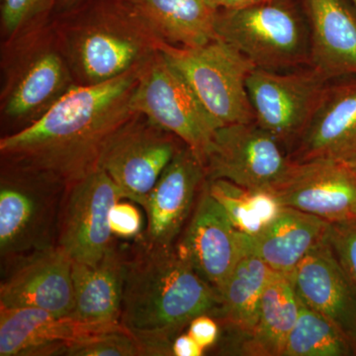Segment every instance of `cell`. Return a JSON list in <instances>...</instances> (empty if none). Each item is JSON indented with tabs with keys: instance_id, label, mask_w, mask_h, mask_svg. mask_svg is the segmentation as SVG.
I'll list each match as a JSON object with an SVG mask.
<instances>
[{
	"instance_id": "9",
	"label": "cell",
	"mask_w": 356,
	"mask_h": 356,
	"mask_svg": "<svg viewBox=\"0 0 356 356\" xmlns=\"http://www.w3.org/2000/svg\"><path fill=\"white\" fill-rule=\"evenodd\" d=\"M327 83L310 65L285 72L254 69L247 89L255 122L288 154L310 123Z\"/></svg>"
},
{
	"instance_id": "35",
	"label": "cell",
	"mask_w": 356,
	"mask_h": 356,
	"mask_svg": "<svg viewBox=\"0 0 356 356\" xmlns=\"http://www.w3.org/2000/svg\"><path fill=\"white\" fill-rule=\"evenodd\" d=\"M81 1H83V0H60L57 7V11L60 13V11L67 10V9L70 8V7L76 6V4L79 3Z\"/></svg>"
},
{
	"instance_id": "13",
	"label": "cell",
	"mask_w": 356,
	"mask_h": 356,
	"mask_svg": "<svg viewBox=\"0 0 356 356\" xmlns=\"http://www.w3.org/2000/svg\"><path fill=\"white\" fill-rule=\"evenodd\" d=\"M283 207H291L330 224L356 221V170L332 159L292 161L270 191Z\"/></svg>"
},
{
	"instance_id": "1",
	"label": "cell",
	"mask_w": 356,
	"mask_h": 356,
	"mask_svg": "<svg viewBox=\"0 0 356 356\" xmlns=\"http://www.w3.org/2000/svg\"><path fill=\"white\" fill-rule=\"evenodd\" d=\"M142 67L105 83L76 84L36 121L2 138V158L67 187L98 170L114 136L137 115L131 97Z\"/></svg>"
},
{
	"instance_id": "15",
	"label": "cell",
	"mask_w": 356,
	"mask_h": 356,
	"mask_svg": "<svg viewBox=\"0 0 356 356\" xmlns=\"http://www.w3.org/2000/svg\"><path fill=\"white\" fill-rule=\"evenodd\" d=\"M0 284V308H35L58 317L74 312L72 259L58 245L13 262Z\"/></svg>"
},
{
	"instance_id": "29",
	"label": "cell",
	"mask_w": 356,
	"mask_h": 356,
	"mask_svg": "<svg viewBox=\"0 0 356 356\" xmlns=\"http://www.w3.org/2000/svg\"><path fill=\"white\" fill-rule=\"evenodd\" d=\"M69 356L145 355L138 341L126 330L104 332L76 344L67 351Z\"/></svg>"
},
{
	"instance_id": "8",
	"label": "cell",
	"mask_w": 356,
	"mask_h": 356,
	"mask_svg": "<svg viewBox=\"0 0 356 356\" xmlns=\"http://www.w3.org/2000/svg\"><path fill=\"white\" fill-rule=\"evenodd\" d=\"M131 108L175 135L201 161L220 128L186 79L159 50L140 69Z\"/></svg>"
},
{
	"instance_id": "27",
	"label": "cell",
	"mask_w": 356,
	"mask_h": 356,
	"mask_svg": "<svg viewBox=\"0 0 356 356\" xmlns=\"http://www.w3.org/2000/svg\"><path fill=\"white\" fill-rule=\"evenodd\" d=\"M300 304L298 318L282 356L355 355L350 341L330 321L301 301Z\"/></svg>"
},
{
	"instance_id": "16",
	"label": "cell",
	"mask_w": 356,
	"mask_h": 356,
	"mask_svg": "<svg viewBox=\"0 0 356 356\" xmlns=\"http://www.w3.org/2000/svg\"><path fill=\"white\" fill-rule=\"evenodd\" d=\"M119 330H124L120 323L83 322L35 308H0V355H65L81 341Z\"/></svg>"
},
{
	"instance_id": "7",
	"label": "cell",
	"mask_w": 356,
	"mask_h": 356,
	"mask_svg": "<svg viewBox=\"0 0 356 356\" xmlns=\"http://www.w3.org/2000/svg\"><path fill=\"white\" fill-rule=\"evenodd\" d=\"M159 50L184 76L220 127L255 121L247 89L254 65L217 38L195 48L161 43Z\"/></svg>"
},
{
	"instance_id": "18",
	"label": "cell",
	"mask_w": 356,
	"mask_h": 356,
	"mask_svg": "<svg viewBox=\"0 0 356 356\" xmlns=\"http://www.w3.org/2000/svg\"><path fill=\"white\" fill-rule=\"evenodd\" d=\"M290 276L300 301L330 321L350 341L356 355V289L327 236Z\"/></svg>"
},
{
	"instance_id": "30",
	"label": "cell",
	"mask_w": 356,
	"mask_h": 356,
	"mask_svg": "<svg viewBox=\"0 0 356 356\" xmlns=\"http://www.w3.org/2000/svg\"><path fill=\"white\" fill-rule=\"evenodd\" d=\"M327 240L356 289V221L331 224Z\"/></svg>"
},
{
	"instance_id": "28",
	"label": "cell",
	"mask_w": 356,
	"mask_h": 356,
	"mask_svg": "<svg viewBox=\"0 0 356 356\" xmlns=\"http://www.w3.org/2000/svg\"><path fill=\"white\" fill-rule=\"evenodd\" d=\"M60 0H1V28L7 38L44 25Z\"/></svg>"
},
{
	"instance_id": "6",
	"label": "cell",
	"mask_w": 356,
	"mask_h": 356,
	"mask_svg": "<svg viewBox=\"0 0 356 356\" xmlns=\"http://www.w3.org/2000/svg\"><path fill=\"white\" fill-rule=\"evenodd\" d=\"M14 39L18 43L6 65L2 113L9 120L22 124L23 129L77 83L51 26H39Z\"/></svg>"
},
{
	"instance_id": "36",
	"label": "cell",
	"mask_w": 356,
	"mask_h": 356,
	"mask_svg": "<svg viewBox=\"0 0 356 356\" xmlns=\"http://www.w3.org/2000/svg\"><path fill=\"white\" fill-rule=\"evenodd\" d=\"M351 2V4H353V6H355V8L356 9V0H350Z\"/></svg>"
},
{
	"instance_id": "32",
	"label": "cell",
	"mask_w": 356,
	"mask_h": 356,
	"mask_svg": "<svg viewBox=\"0 0 356 356\" xmlns=\"http://www.w3.org/2000/svg\"><path fill=\"white\" fill-rule=\"evenodd\" d=\"M187 332L206 350L217 343L220 337V324L212 316L203 314L191 321Z\"/></svg>"
},
{
	"instance_id": "24",
	"label": "cell",
	"mask_w": 356,
	"mask_h": 356,
	"mask_svg": "<svg viewBox=\"0 0 356 356\" xmlns=\"http://www.w3.org/2000/svg\"><path fill=\"white\" fill-rule=\"evenodd\" d=\"M274 271L259 257L245 254L220 293L215 318L227 332L222 344L227 351L254 330L259 318L262 295Z\"/></svg>"
},
{
	"instance_id": "3",
	"label": "cell",
	"mask_w": 356,
	"mask_h": 356,
	"mask_svg": "<svg viewBox=\"0 0 356 356\" xmlns=\"http://www.w3.org/2000/svg\"><path fill=\"white\" fill-rule=\"evenodd\" d=\"M77 84L111 81L143 67L159 42L123 0H83L51 24Z\"/></svg>"
},
{
	"instance_id": "11",
	"label": "cell",
	"mask_w": 356,
	"mask_h": 356,
	"mask_svg": "<svg viewBox=\"0 0 356 356\" xmlns=\"http://www.w3.org/2000/svg\"><path fill=\"white\" fill-rule=\"evenodd\" d=\"M184 143L137 114L114 136L100 159L124 199L143 208L161 173Z\"/></svg>"
},
{
	"instance_id": "21",
	"label": "cell",
	"mask_w": 356,
	"mask_h": 356,
	"mask_svg": "<svg viewBox=\"0 0 356 356\" xmlns=\"http://www.w3.org/2000/svg\"><path fill=\"white\" fill-rule=\"evenodd\" d=\"M159 43L195 48L217 39L214 0H123Z\"/></svg>"
},
{
	"instance_id": "20",
	"label": "cell",
	"mask_w": 356,
	"mask_h": 356,
	"mask_svg": "<svg viewBox=\"0 0 356 356\" xmlns=\"http://www.w3.org/2000/svg\"><path fill=\"white\" fill-rule=\"evenodd\" d=\"M309 65L327 81L356 76V9L350 0H302Z\"/></svg>"
},
{
	"instance_id": "17",
	"label": "cell",
	"mask_w": 356,
	"mask_h": 356,
	"mask_svg": "<svg viewBox=\"0 0 356 356\" xmlns=\"http://www.w3.org/2000/svg\"><path fill=\"white\" fill-rule=\"evenodd\" d=\"M292 161L356 159V76L329 81L301 137L288 152Z\"/></svg>"
},
{
	"instance_id": "4",
	"label": "cell",
	"mask_w": 356,
	"mask_h": 356,
	"mask_svg": "<svg viewBox=\"0 0 356 356\" xmlns=\"http://www.w3.org/2000/svg\"><path fill=\"white\" fill-rule=\"evenodd\" d=\"M216 33L255 69L285 72L309 65L308 25L292 0L220 8Z\"/></svg>"
},
{
	"instance_id": "19",
	"label": "cell",
	"mask_w": 356,
	"mask_h": 356,
	"mask_svg": "<svg viewBox=\"0 0 356 356\" xmlns=\"http://www.w3.org/2000/svg\"><path fill=\"white\" fill-rule=\"evenodd\" d=\"M206 173L202 161L184 145L161 173L147 196V243L170 248L191 216L196 194L202 189Z\"/></svg>"
},
{
	"instance_id": "23",
	"label": "cell",
	"mask_w": 356,
	"mask_h": 356,
	"mask_svg": "<svg viewBox=\"0 0 356 356\" xmlns=\"http://www.w3.org/2000/svg\"><path fill=\"white\" fill-rule=\"evenodd\" d=\"M74 312L70 317L88 323L119 324L125 257L115 248L95 264L72 261Z\"/></svg>"
},
{
	"instance_id": "22",
	"label": "cell",
	"mask_w": 356,
	"mask_h": 356,
	"mask_svg": "<svg viewBox=\"0 0 356 356\" xmlns=\"http://www.w3.org/2000/svg\"><path fill=\"white\" fill-rule=\"evenodd\" d=\"M330 226L309 213L282 207L261 233L252 236L243 234V250L261 259L274 273L291 275L306 255L327 238Z\"/></svg>"
},
{
	"instance_id": "14",
	"label": "cell",
	"mask_w": 356,
	"mask_h": 356,
	"mask_svg": "<svg viewBox=\"0 0 356 356\" xmlns=\"http://www.w3.org/2000/svg\"><path fill=\"white\" fill-rule=\"evenodd\" d=\"M175 247L178 255L220 296L245 250L243 234L211 195L206 181L191 221Z\"/></svg>"
},
{
	"instance_id": "10",
	"label": "cell",
	"mask_w": 356,
	"mask_h": 356,
	"mask_svg": "<svg viewBox=\"0 0 356 356\" xmlns=\"http://www.w3.org/2000/svg\"><path fill=\"white\" fill-rule=\"evenodd\" d=\"M291 163L285 147L255 121L218 128L202 159L207 180L268 191Z\"/></svg>"
},
{
	"instance_id": "5",
	"label": "cell",
	"mask_w": 356,
	"mask_h": 356,
	"mask_svg": "<svg viewBox=\"0 0 356 356\" xmlns=\"http://www.w3.org/2000/svg\"><path fill=\"white\" fill-rule=\"evenodd\" d=\"M8 165L0 182V255L13 264L57 245L67 186L43 173Z\"/></svg>"
},
{
	"instance_id": "2",
	"label": "cell",
	"mask_w": 356,
	"mask_h": 356,
	"mask_svg": "<svg viewBox=\"0 0 356 356\" xmlns=\"http://www.w3.org/2000/svg\"><path fill=\"white\" fill-rule=\"evenodd\" d=\"M219 294L178 255L147 242L125 259L120 323L145 355H172L175 337L197 316L213 318Z\"/></svg>"
},
{
	"instance_id": "33",
	"label": "cell",
	"mask_w": 356,
	"mask_h": 356,
	"mask_svg": "<svg viewBox=\"0 0 356 356\" xmlns=\"http://www.w3.org/2000/svg\"><path fill=\"white\" fill-rule=\"evenodd\" d=\"M205 348H203L187 332V334H180L175 337L172 346V355L173 356H201L204 355Z\"/></svg>"
},
{
	"instance_id": "25",
	"label": "cell",
	"mask_w": 356,
	"mask_h": 356,
	"mask_svg": "<svg viewBox=\"0 0 356 356\" xmlns=\"http://www.w3.org/2000/svg\"><path fill=\"white\" fill-rule=\"evenodd\" d=\"M300 301L291 276L274 273L262 295L254 330L226 353L250 356H282L296 324Z\"/></svg>"
},
{
	"instance_id": "37",
	"label": "cell",
	"mask_w": 356,
	"mask_h": 356,
	"mask_svg": "<svg viewBox=\"0 0 356 356\" xmlns=\"http://www.w3.org/2000/svg\"><path fill=\"white\" fill-rule=\"evenodd\" d=\"M350 165H353V168H355L356 170V159L355 161H353V163H350Z\"/></svg>"
},
{
	"instance_id": "34",
	"label": "cell",
	"mask_w": 356,
	"mask_h": 356,
	"mask_svg": "<svg viewBox=\"0 0 356 356\" xmlns=\"http://www.w3.org/2000/svg\"><path fill=\"white\" fill-rule=\"evenodd\" d=\"M219 8L222 9H242L245 7L255 6L267 0H214Z\"/></svg>"
},
{
	"instance_id": "31",
	"label": "cell",
	"mask_w": 356,
	"mask_h": 356,
	"mask_svg": "<svg viewBox=\"0 0 356 356\" xmlns=\"http://www.w3.org/2000/svg\"><path fill=\"white\" fill-rule=\"evenodd\" d=\"M112 235L121 238H133L140 235L143 226L140 212L133 203L118 201L109 213Z\"/></svg>"
},
{
	"instance_id": "12",
	"label": "cell",
	"mask_w": 356,
	"mask_h": 356,
	"mask_svg": "<svg viewBox=\"0 0 356 356\" xmlns=\"http://www.w3.org/2000/svg\"><path fill=\"white\" fill-rule=\"evenodd\" d=\"M124 199L113 179L102 168L65 189L58 217L57 245L72 261L95 264L112 247L109 213Z\"/></svg>"
},
{
	"instance_id": "26",
	"label": "cell",
	"mask_w": 356,
	"mask_h": 356,
	"mask_svg": "<svg viewBox=\"0 0 356 356\" xmlns=\"http://www.w3.org/2000/svg\"><path fill=\"white\" fill-rule=\"evenodd\" d=\"M208 191L243 235L252 236L276 219L283 206L268 191L250 189L228 180H207Z\"/></svg>"
}]
</instances>
